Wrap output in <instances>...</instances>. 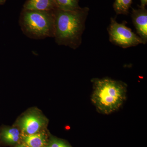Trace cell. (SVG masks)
Instances as JSON below:
<instances>
[{"label":"cell","instance_id":"cell-1","mask_svg":"<svg viewBox=\"0 0 147 147\" xmlns=\"http://www.w3.org/2000/svg\"><path fill=\"white\" fill-rule=\"evenodd\" d=\"M89 9L88 7L72 11H55L54 38L58 45L76 49L82 43V36Z\"/></svg>","mask_w":147,"mask_h":147},{"label":"cell","instance_id":"cell-2","mask_svg":"<svg viewBox=\"0 0 147 147\" xmlns=\"http://www.w3.org/2000/svg\"><path fill=\"white\" fill-rule=\"evenodd\" d=\"M126 91L123 82L110 79H96L92 101L100 112L109 114L120 108L125 99Z\"/></svg>","mask_w":147,"mask_h":147},{"label":"cell","instance_id":"cell-3","mask_svg":"<svg viewBox=\"0 0 147 147\" xmlns=\"http://www.w3.org/2000/svg\"><path fill=\"white\" fill-rule=\"evenodd\" d=\"M19 24L23 33L34 39L54 37L55 11H45L23 9Z\"/></svg>","mask_w":147,"mask_h":147},{"label":"cell","instance_id":"cell-4","mask_svg":"<svg viewBox=\"0 0 147 147\" xmlns=\"http://www.w3.org/2000/svg\"><path fill=\"white\" fill-rule=\"evenodd\" d=\"M108 31L110 41L123 48L144 44L140 37L127 26L125 23L119 24L115 18H111Z\"/></svg>","mask_w":147,"mask_h":147},{"label":"cell","instance_id":"cell-5","mask_svg":"<svg viewBox=\"0 0 147 147\" xmlns=\"http://www.w3.org/2000/svg\"><path fill=\"white\" fill-rule=\"evenodd\" d=\"M46 120L42 115L35 112L28 113L18 122V126L22 134H32L40 132L46 124Z\"/></svg>","mask_w":147,"mask_h":147},{"label":"cell","instance_id":"cell-6","mask_svg":"<svg viewBox=\"0 0 147 147\" xmlns=\"http://www.w3.org/2000/svg\"><path fill=\"white\" fill-rule=\"evenodd\" d=\"M131 18L137 34L144 44L147 41V11L145 7L140 6L138 9H133Z\"/></svg>","mask_w":147,"mask_h":147},{"label":"cell","instance_id":"cell-7","mask_svg":"<svg viewBox=\"0 0 147 147\" xmlns=\"http://www.w3.org/2000/svg\"><path fill=\"white\" fill-rule=\"evenodd\" d=\"M57 9V7L55 0H27L23 9L53 11Z\"/></svg>","mask_w":147,"mask_h":147},{"label":"cell","instance_id":"cell-8","mask_svg":"<svg viewBox=\"0 0 147 147\" xmlns=\"http://www.w3.org/2000/svg\"><path fill=\"white\" fill-rule=\"evenodd\" d=\"M21 139L27 147H45L47 143L46 134L43 132L32 134H22Z\"/></svg>","mask_w":147,"mask_h":147},{"label":"cell","instance_id":"cell-9","mask_svg":"<svg viewBox=\"0 0 147 147\" xmlns=\"http://www.w3.org/2000/svg\"><path fill=\"white\" fill-rule=\"evenodd\" d=\"M3 142L8 145L18 144L21 139V134L19 129L16 127H7L2 130L0 134Z\"/></svg>","mask_w":147,"mask_h":147},{"label":"cell","instance_id":"cell-10","mask_svg":"<svg viewBox=\"0 0 147 147\" xmlns=\"http://www.w3.org/2000/svg\"><path fill=\"white\" fill-rule=\"evenodd\" d=\"M57 7L61 10L72 11L80 8L79 0H55Z\"/></svg>","mask_w":147,"mask_h":147},{"label":"cell","instance_id":"cell-11","mask_svg":"<svg viewBox=\"0 0 147 147\" xmlns=\"http://www.w3.org/2000/svg\"><path fill=\"white\" fill-rule=\"evenodd\" d=\"M133 0H115L113 7L117 14H127L128 13Z\"/></svg>","mask_w":147,"mask_h":147},{"label":"cell","instance_id":"cell-12","mask_svg":"<svg viewBox=\"0 0 147 147\" xmlns=\"http://www.w3.org/2000/svg\"><path fill=\"white\" fill-rule=\"evenodd\" d=\"M45 147H71L63 140L55 137H51L47 142Z\"/></svg>","mask_w":147,"mask_h":147},{"label":"cell","instance_id":"cell-13","mask_svg":"<svg viewBox=\"0 0 147 147\" xmlns=\"http://www.w3.org/2000/svg\"><path fill=\"white\" fill-rule=\"evenodd\" d=\"M141 3V7H145L147 3V0H140Z\"/></svg>","mask_w":147,"mask_h":147},{"label":"cell","instance_id":"cell-14","mask_svg":"<svg viewBox=\"0 0 147 147\" xmlns=\"http://www.w3.org/2000/svg\"><path fill=\"white\" fill-rule=\"evenodd\" d=\"M15 147H27L26 145H24V144H18L16 145Z\"/></svg>","mask_w":147,"mask_h":147},{"label":"cell","instance_id":"cell-15","mask_svg":"<svg viewBox=\"0 0 147 147\" xmlns=\"http://www.w3.org/2000/svg\"><path fill=\"white\" fill-rule=\"evenodd\" d=\"M5 0H0V4L2 3H4L5 1Z\"/></svg>","mask_w":147,"mask_h":147}]
</instances>
